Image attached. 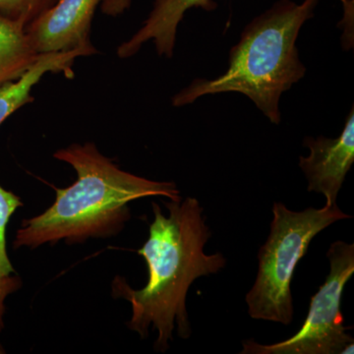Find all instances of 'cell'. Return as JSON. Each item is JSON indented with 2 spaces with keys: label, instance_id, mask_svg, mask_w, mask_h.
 I'll use <instances>...</instances> for the list:
<instances>
[{
  "label": "cell",
  "instance_id": "4fadbf2b",
  "mask_svg": "<svg viewBox=\"0 0 354 354\" xmlns=\"http://www.w3.org/2000/svg\"><path fill=\"white\" fill-rule=\"evenodd\" d=\"M22 286V281L18 276H8L0 278V330L4 328V313H6V300Z\"/></svg>",
  "mask_w": 354,
  "mask_h": 354
},
{
  "label": "cell",
  "instance_id": "7c38bea8",
  "mask_svg": "<svg viewBox=\"0 0 354 354\" xmlns=\"http://www.w3.org/2000/svg\"><path fill=\"white\" fill-rule=\"evenodd\" d=\"M57 0H0V12L29 24Z\"/></svg>",
  "mask_w": 354,
  "mask_h": 354
},
{
  "label": "cell",
  "instance_id": "ba28073f",
  "mask_svg": "<svg viewBox=\"0 0 354 354\" xmlns=\"http://www.w3.org/2000/svg\"><path fill=\"white\" fill-rule=\"evenodd\" d=\"M194 7L214 11L218 4L214 0H155L152 11L143 26L118 48V57H131L141 50L144 44L153 41L158 55L171 58L179 23L185 13Z\"/></svg>",
  "mask_w": 354,
  "mask_h": 354
},
{
  "label": "cell",
  "instance_id": "8fae6325",
  "mask_svg": "<svg viewBox=\"0 0 354 354\" xmlns=\"http://www.w3.org/2000/svg\"><path fill=\"white\" fill-rule=\"evenodd\" d=\"M22 206L19 197L0 186V278L15 272L6 251V227L14 212Z\"/></svg>",
  "mask_w": 354,
  "mask_h": 354
},
{
  "label": "cell",
  "instance_id": "6da1fadb",
  "mask_svg": "<svg viewBox=\"0 0 354 354\" xmlns=\"http://www.w3.org/2000/svg\"><path fill=\"white\" fill-rule=\"evenodd\" d=\"M165 205L167 216L157 203H152L155 220L148 241L138 250L148 266L147 285L133 290L118 276L111 283L113 297L131 304L128 329L138 333L141 339L148 337L150 327L157 330L155 349L158 353L169 349L174 330L184 339L192 334L186 308L191 285L201 277L218 274L227 265L223 254L204 252L212 232L196 198L171 200Z\"/></svg>",
  "mask_w": 354,
  "mask_h": 354
},
{
  "label": "cell",
  "instance_id": "7a4b0ae2",
  "mask_svg": "<svg viewBox=\"0 0 354 354\" xmlns=\"http://www.w3.org/2000/svg\"><path fill=\"white\" fill-rule=\"evenodd\" d=\"M53 156L75 169L77 180L69 187L57 189L55 203L41 215L23 221L14 249L111 237L120 234L131 218L130 202L152 196L181 200L176 183L122 171L95 144H73Z\"/></svg>",
  "mask_w": 354,
  "mask_h": 354
},
{
  "label": "cell",
  "instance_id": "30bf717a",
  "mask_svg": "<svg viewBox=\"0 0 354 354\" xmlns=\"http://www.w3.org/2000/svg\"><path fill=\"white\" fill-rule=\"evenodd\" d=\"M24 21L0 12V86L18 80L39 57L26 32Z\"/></svg>",
  "mask_w": 354,
  "mask_h": 354
},
{
  "label": "cell",
  "instance_id": "5bb4252c",
  "mask_svg": "<svg viewBox=\"0 0 354 354\" xmlns=\"http://www.w3.org/2000/svg\"><path fill=\"white\" fill-rule=\"evenodd\" d=\"M131 1L132 0H102V12L109 16L120 15L129 8Z\"/></svg>",
  "mask_w": 354,
  "mask_h": 354
},
{
  "label": "cell",
  "instance_id": "9a60e30c",
  "mask_svg": "<svg viewBox=\"0 0 354 354\" xmlns=\"http://www.w3.org/2000/svg\"><path fill=\"white\" fill-rule=\"evenodd\" d=\"M0 353H6V351H4L3 346L0 344Z\"/></svg>",
  "mask_w": 354,
  "mask_h": 354
},
{
  "label": "cell",
  "instance_id": "9c48e42d",
  "mask_svg": "<svg viewBox=\"0 0 354 354\" xmlns=\"http://www.w3.org/2000/svg\"><path fill=\"white\" fill-rule=\"evenodd\" d=\"M88 55H92L84 50L41 55L38 62L21 78L0 86V125L11 114L25 104L34 101L31 95L32 88L39 82L41 77L48 72L64 73L67 77H73L72 65L74 60L77 57Z\"/></svg>",
  "mask_w": 354,
  "mask_h": 354
},
{
  "label": "cell",
  "instance_id": "52a82bcc",
  "mask_svg": "<svg viewBox=\"0 0 354 354\" xmlns=\"http://www.w3.org/2000/svg\"><path fill=\"white\" fill-rule=\"evenodd\" d=\"M304 145L310 153L307 157L299 158V167L308 181L309 192L324 195L326 206H335L346 174L354 162L353 106L339 137H306Z\"/></svg>",
  "mask_w": 354,
  "mask_h": 354
},
{
  "label": "cell",
  "instance_id": "8992f818",
  "mask_svg": "<svg viewBox=\"0 0 354 354\" xmlns=\"http://www.w3.org/2000/svg\"><path fill=\"white\" fill-rule=\"evenodd\" d=\"M102 0H57L50 8L26 26V32L39 55L97 51L90 41V30Z\"/></svg>",
  "mask_w": 354,
  "mask_h": 354
},
{
  "label": "cell",
  "instance_id": "277c9868",
  "mask_svg": "<svg viewBox=\"0 0 354 354\" xmlns=\"http://www.w3.org/2000/svg\"><path fill=\"white\" fill-rule=\"evenodd\" d=\"M351 218L337 205L295 212L283 203H274L270 234L258 253L257 276L245 297L249 316L290 325L295 314L291 281L298 263L317 234L337 221Z\"/></svg>",
  "mask_w": 354,
  "mask_h": 354
},
{
  "label": "cell",
  "instance_id": "3957f363",
  "mask_svg": "<svg viewBox=\"0 0 354 354\" xmlns=\"http://www.w3.org/2000/svg\"><path fill=\"white\" fill-rule=\"evenodd\" d=\"M319 0H278L244 28L232 48L227 69L212 80L196 79L172 97L180 108L207 95L239 93L274 124L281 121V95L306 73L297 41L300 30L315 12Z\"/></svg>",
  "mask_w": 354,
  "mask_h": 354
},
{
  "label": "cell",
  "instance_id": "5b68a950",
  "mask_svg": "<svg viewBox=\"0 0 354 354\" xmlns=\"http://www.w3.org/2000/svg\"><path fill=\"white\" fill-rule=\"evenodd\" d=\"M330 272L310 301L308 314L297 334L286 341L262 344L242 342L241 354L353 353L354 339L346 333L341 310L344 286L354 274V244L337 241L327 252Z\"/></svg>",
  "mask_w": 354,
  "mask_h": 354
}]
</instances>
